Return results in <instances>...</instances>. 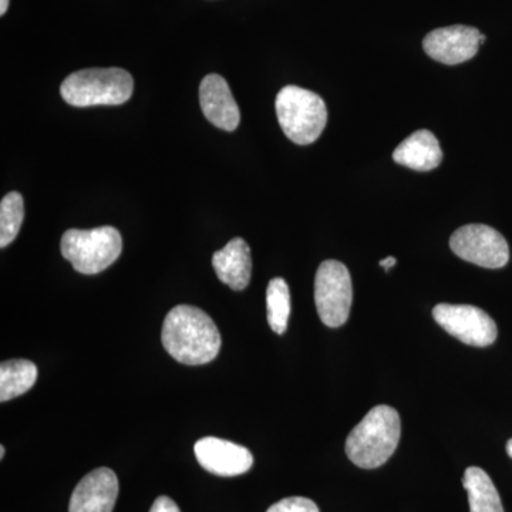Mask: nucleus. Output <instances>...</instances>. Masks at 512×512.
<instances>
[{
  "label": "nucleus",
  "instance_id": "nucleus-1",
  "mask_svg": "<svg viewBox=\"0 0 512 512\" xmlns=\"http://www.w3.org/2000/svg\"><path fill=\"white\" fill-rule=\"evenodd\" d=\"M164 349L177 362L207 365L218 356L221 335L214 320L200 308L178 305L168 312L161 332Z\"/></svg>",
  "mask_w": 512,
  "mask_h": 512
},
{
  "label": "nucleus",
  "instance_id": "nucleus-2",
  "mask_svg": "<svg viewBox=\"0 0 512 512\" xmlns=\"http://www.w3.org/2000/svg\"><path fill=\"white\" fill-rule=\"evenodd\" d=\"M402 423L390 406L373 407L349 434L346 454L357 467L372 470L383 466L399 446Z\"/></svg>",
  "mask_w": 512,
  "mask_h": 512
},
{
  "label": "nucleus",
  "instance_id": "nucleus-3",
  "mask_svg": "<svg viewBox=\"0 0 512 512\" xmlns=\"http://www.w3.org/2000/svg\"><path fill=\"white\" fill-rule=\"evenodd\" d=\"M133 89V77L127 70L110 67L70 74L60 87V94L74 107L119 106L131 99Z\"/></svg>",
  "mask_w": 512,
  "mask_h": 512
},
{
  "label": "nucleus",
  "instance_id": "nucleus-4",
  "mask_svg": "<svg viewBox=\"0 0 512 512\" xmlns=\"http://www.w3.org/2000/svg\"><path fill=\"white\" fill-rule=\"evenodd\" d=\"M275 109L285 136L299 146L315 143L328 123L325 101L302 87H284L276 96Z\"/></svg>",
  "mask_w": 512,
  "mask_h": 512
},
{
  "label": "nucleus",
  "instance_id": "nucleus-5",
  "mask_svg": "<svg viewBox=\"0 0 512 512\" xmlns=\"http://www.w3.org/2000/svg\"><path fill=\"white\" fill-rule=\"evenodd\" d=\"M60 251L80 274L96 275L120 258L123 239L114 227L69 229L63 234Z\"/></svg>",
  "mask_w": 512,
  "mask_h": 512
},
{
  "label": "nucleus",
  "instance_id": "nucleus-6",
  "mask_svg": "<svg viewBox=\"0 0 512 512\" xmlns=\"http://www.w3.org/2000/svg\"><path fill=\"white\" fill-rule=\"evenodd\" d=\"M352 301L348 268L335 259L322 262L315 278V303L320 320L329 328H340L348 322Z\"/></svg>",
  "mask_w": 512,
  "mask_h": 512
},
{
  "label": "nucleus",
  "instance_id": "nucleus-7",
  "mask_svg": "<svg viewBox=\"0 0 512 512\" xmlns=\"http://www.w3.org/2000/svg\"><path fill=\"white\" fill-rule=\"evenodd\" d=\"M450 247L458 258L483 268H503L510 259L507 241L488 225L470 224L458 228L451 235Z\"/></svg>",
  "mask_w": 512,
  "mask_h": 512
},
{
  "label": "nucleus",
  "instance_id": "nucleus-8",
  "mask_svg": "<svg viewBox=\"0 0 512 512\" xmlns=\"http://www.w3.org/2000/svg\"><path fill=\"white\" fill-rule=\"evenodd\" d=\"M433 318L466 345L485 348L497 339L498 329L493 318L477 306L440 303L433 309Z\"/></svg>",
  "mask_w": 512,
  "mask_h": 512
},
{
  "label": "nucleus",
  "instance_id": "nucleus-9",
  "mask_svg": "<svg viewBox=\"0 0 512 512\" xmlns=\"http://www.w3.org/2000/svg\"><path fill=\"white\" fill-rule=\"evenodd\" d=\"M481 33L470 26L456 25L433 30L424 37V52L443 64L456 66L477 55Z\"/></svg>",
  "mask_w": 512,
  "mask_h": 512
},
{
  "label": "nucleus",
  "instance_id": "nucleus-10",
  "mask_svg": "<svg viewBox=\"0 0 512 512\" xmlns=\"http://www.w3.org/2000/svg\"><path fill=\"white\" fill-rule=\"evenodd\" d=\"M194 453L204 470L220 477L241 476L254 464V456L248 448L217 437L198 440Z\"/></svg>",
  "mask_w": 512,
  "mask_h": 512
},
{
  "label": "nucleus",
  "instance_id": "nucleus-11",
  "mask_svg": "<svg viewBox=\"0 0 512 512\" xmlns=\"http://www.w3.org/2000/svg\"><path fill=\"white\" fill-rule=\"evenodd\" d=\"M117 497L119 480L116 473L110 468H96L74 488L69 512H113Z\"/></svg>",
  "mask_w": 512,
  "mask_h": 512
},
{
  "label": "nucleus",
  "instance_id": "nucleus-12",
  "mask_svg": "<svg viewBox=\"0 0 512 512\" xmlns=\"http://www.w3.org/2000/svg\"><path fill=\"white\" fill-rule=\"evenodd\" d=\"M202 113L215 127L224 131L237 130L241 114L227 80L220 74H208L200 86Z\"/></svg>",
  "mask_w": 512,
  "mask_h": 512
},
{
  "label": "nucleus",
  "instance_id": "nucleus-13",
  "mask_svg": "<svg viewBox=\"0 0 512 512\" xmlns=\"http://www.w3.org/2000/svg\"><path fill=\"white\" fill-rule=\"evenodd\" d=\"M212 266L222 284L234 291H242L251 281V248L242 238L231 239L212 256Z\"/></svg>",
  "mask_w": 512,
  "mask_h": 512
},
{
  "label": "nucleus",
  "instance_id": "nucleus-14",
  "mask_svg": "<svg viewBox=\"0 0 512 512\" xmlns=\"http://www.w3.org/2000/svg\"><path fill=\"white\" fill-rule=\"evenodd\" d=\"M393 160L414 171H431L443 161L439 140L429 130H419L394 150Z\"/></svg>",
  "mask_w": 512,
  "mask_h": 512
},
{
  "label": "nucleus",
  "instance_id": "nucleus-15",
  "mask_svg": "<svg viewBox=\"0 0 512 512\" xmlns=\"http://www.w3.org/2000/svg\"><path fill=\"white\" fill-rule=\"evenodd\" d=\"M471 512H504L500 494L484 470L468 467L463 478Z\"/></svg>",
  "mask_w": 512,
  "mask_h": 512
},
{
  "label": "nucleus",
  "instance_id": "nucleus-16",
  "mask_svg": "<svg viewBox=\"0 0 512 512\" xmlns=\"http://www.w3.org/2000/svg\"><path fill=\"white\" fill-rule=\"evenodd\" d=\"M36 380L35 363L23 359L3 362L0 366V402H9L29 392Z\"/></svg>",
  "mask_w": 512,
  "mask_h": 512
},
{
  "label": "nucleus",
  "instance_id": "nucleus-17",
  "mask_svg": "<svg viewBox=\"0 0 512 512\" xmlns=\"http://www.w3.org/2000/svg\"><path fill=\"white\" fill-rule=\"evenodd\" d=\"M268 323L278 335H284L291 316V292L285 279L274 278L266 289Z\"/></svg>",
  "mask_w": 512,
  "mask_h": 512
},
{
  "label": "nucleus",
  "instance_id": "nucleus-18",
  "mask_svg": "<svg viewBox=\"0 0 512 512\" xmlns=\"http://www.w3.org/2000/svg\"><path fill=\"white\" fill-rule=\"evenodd\" d=\"M25 220V202L19 192H9L0 202V247L6 248L18 237Z\"/></svg>",
  "mask_w": 512,
  "mask_h": 512
},
{
  "label": "nucleus",
  "instance_id": "nucleus-19",
  "mask_svg": "<svg viewBox=\"0 0 512 512\" xmlns=\"http://www.w3.org/2000/svg\"><path fill=\"white\" fill-rule=\"evenodd\" d=\"M266 512H319V508L309 498L289 497L278 501Z\"/></svg>",
  "mask_w": 512,
  "mask_h": 512
},
{
  "label": "nucleus",
  "instance_id": "nucleus-20",
  "mask_svg": "<svg viewBox=\"0 0 512 512\" xmlns=\"http://www.w3.org/2000/svg\"><path fill=\"white\" fill-rule=\"evenodd\" d=\"M150 512H181V510L170 497L163 495V497H158L157 500L154 501Z\"/></svg>",
  "mask_w": 512,
  "mask_h": 512
},
{
  "label": "nucleus",
  "instance_id": "nucleus-21",
  "mask_svg": "<svg viewBox=\"0 0 512 512\" xmlns=\"http://www.w3.org/2000/svg\"><path fill=\"white\" fill-rule=\"evenodd\" d=\"M397 264V259L394 258V256H389V258H384L382 261L379 262V265L382 266V268L386 269V271H389L390 268H393L394 265Z\"/></svg>",
  "mask_w": 512,
  "mask_h": 512
},
{
  "label": "nucleus",
  "instance_id": "nucleus-22",
  "mask_svg": "<svg viewBox=\"0 0 512 512\" xmlns=\"http://www.w3.org/2000/svg\"><path fill=\"white\" fill-rule=\"evenodd\" d=\"M9 0H0V15H5L8 12Z\"/></svg>",
  "mask_w": 512,
  "mask_h": 512
},
{
  "label": "nucleus",
  "instance_id": "nucleus-23",
  "mask_svg": "<svg viewBox=\"0 0 512 512\" xmlns=\"http://www.w3.org/2000/svg\"><path fill=\"white\" fill-rule=\"evenodd\" d=\"M507 453L512 458V439L507 443Z\"/></svg>",
  "mask_w": 512,
  "mask_h": 512
},
{
  "label": "nucleus",
  "instance_id": "nucleus-24",
  "mask_svg": "<svg viewBox=\"0 0 512 512\" xmlns=\"http://www.w3.org/2000/svg\"><path fill=\"white\" fill-rule=\"evenodd\" d=\"M5 457V447L0 446V458Z\"/></svg>",
  "mask_w": 512,
  "mask_h": 512
}]
</instances>
